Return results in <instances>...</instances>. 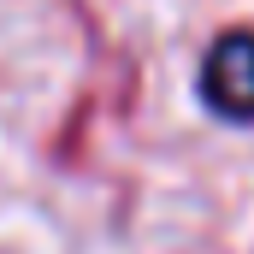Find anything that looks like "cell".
I'll use <instances>...</instances> for the list:
<instances>
[{
    "mask_svg": "<svg viewBox=\"0 0 254 254\" xmlns=\"http://www.w3.org/2000/svg\"><path fill=\"white\" fill-rule=\"evenodd\" d=\"M201 95L219 119L231 125H254V36L249 30H231L207 48L201 60Z\"/></svg>",
    "mask_w": 254,
    "mask_h": 254,
    "instance_id": "1",
    "label": "cell"
}]
</instances>
